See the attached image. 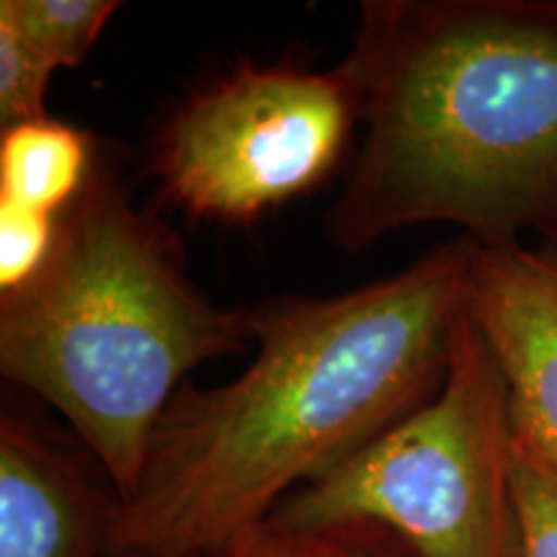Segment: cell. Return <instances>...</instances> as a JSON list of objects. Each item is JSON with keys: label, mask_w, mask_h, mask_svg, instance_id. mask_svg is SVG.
Returning <instances> with one entry per match:
<instances>
[{"label": "cell", "mask_w": 557, "mask_h": 557, "mask_svg": "<svg viewBox=\"0 0 557 557\" xmlns=\"http://www.w3.org/2000/svg\"><path fill=\"white\" fill-rule=\"evenodd\" d=\"M478 243L457 235L406 271L333 297L250 308L256 359L220 387L186 382L152 434L109 549L212 557L276 506L426 406L468 312Z\"/></svg>", "instance_id": "cell-1"}, {"label": "cell", "mask_w": 557, "mask_h": 557, "mask_svg": "<svg viewBox=\"0 0 557 557\" xmlns=\"http://www.w3.org/2000/svg\"><path fill=\"white\" fill-rule=\"evenodd\" d=\"M348 527L385 529L416 557H521L508 389L470 312L434 398L284 498L261 529Z\"/></svg>", "instance_id": "cell-4"}, {"label": "cell", "mask_w": 557, "mask_h": 557, "mask_svg": "<svg viewBox=\"0 0 557 557\" xmlns=\"http://www.w3.org/2000/svg\"><path fill=\"white\" fill-rule=\"evenodd\" d=\"M212 557H295V555H292L287 542L259 529V532L248 534V537L238 540L235 545H230L227 549H222V553Z\"/></svg>", "instance_id": "cell-14"}, {"label": "cell", "mask_w": 557, "mask_h": 557, "mask_svg": "<svg viewBox=\"0 0 557 557\" xmlns=\"http://www.w3.org/2000/svg\"><path fill=\"white\" fill-rule=\"evenodd\" d=\"M60 218L0 201V295L29 284L50 261Z\"/></svg>", "instance_id": "cell-11"}, {"label": "cell", "mask_w": 557, "mask_h": 557, "mask_svg": "<svg viewBox=\"0 0 557 557\" xmlns=\"http://www.w3.org/2000/svg\"><path fill=\"white\" fill-rule=\"evenodd\" d=\"M468 312L504 372L513 442L557 475V246H478Z\"/></svg>", "instance_id": "cell-6"}, {"label": "cell", "mask_w": 557, "mask_h": 557, "mask_svg": "<svg viewBox=\"0 0 557 557\" xmlns=\"http://www.w3.org/2000/svg\"><path fill=\"white\" fill-rule=\"evenodd\" d=\"M278 540L287 542L295 557H416L400 540L377 527H348L310 537Z\"/></svg>", "instance_id": "cell-13"}, {"label": "cell", "mask_w": 557, "mask_h": 557, "mask_svg": "<svg viewBox=\"0 0 557 557\" xmlns=\"http://www.w3.org/2000/svg\"><path fill=\"white\" fill-rule=\"evenodd\" d=\"M521 557H557V475L513 442Z\"/></svg>", "instance_id": "cell-12"}, {"label": "cell", "mask_w": 557, "mask_h": 557, "mask_svg": "<svg viewBox=\"0 0 557 557\" xmlns=\"http://www.w3.org/2000/svg\"><path fill=\"white\" fill-rule=\"evenodd\" d=\"M116 555V553H114ZM120 557H143V555H120Z\"/></svg>", "instance_id": "cell-15"}, {"label": "cell", "mask_w": 557, "mask_h": 557, "mask_svg": "<svg viewBox=\"0 0 557 557\" xmlns=\"http://www.w3.org/2000/svg\"><path fill=\"white\" fill-rule=\"evenodd\" d=\"M116 11V0H0V21L58 70L78 67Z\"/></svg>", "instance_id": "cell-9"}, {"label": "cell", "mask_w": 557, "mask_h": 557, "mask_svg": "<svg viewBox=\"0 0 557 557\" xmlns=\"http://www.w3.org/2000/svg\"><path fill=\"white\" fill-rule=\"evenodd\" d=\"M341 65L364 143L325 212L333 248L416 225L557 246V0H364Z\"/></svg>", "instance_id": "cell-2"}, {"label": "cell", "mask_w": 557, "mask_h": 557, "mask_svg": "<svg viewBox=\"0 0 557 557\" xmlns=\"http://www.w3.org/2000/svg\"><path fill=\"white\" fill-rule=\"evenodd\" d=\"M58 67L41 58L9 21H0V127L45 120L47 86Z\"/></svg>", "instance_id": "cell-10"}, {"label": "cell", "mask_w": 557, "mask_h": 557, "mask_svg": "<svg viewBox=\"0 0 557 557\" xmlns=\"http://www.w3.org/2000/svg\"><path fill=\"white\" fill-rule=\"evenodd\" d=\"M359 122L344 65H238L160 124L150 173L186 218L246 225L323 186Z\"/></svg>", "instance_id": "cell-5"}, {"label": "cell", "mask_w": 557, "mask_h": 557, "mask_svg": "<svg viewBox=\"0 0 557 557\" xmlns=\"http://www.w3.org/2000/svg\"><path fill=\"white\" fill-rule=\"evenodd\" d=\"M178 235L127 194L101 152L60 214L50 261L0 295V372L60 410L132 498L152 434L191 369L248 348L250 310L214 305L189 278Z\"/></svg>", "instance_id": "cell-3"}, {"label": "cell", "mask_w": 557, "mask_h": 557, "mask_svg": "<svg viewBox=\"0 0 557 557\" xmlns=\"http://www.w3.org/2000/svg\"><path fill=\"white\" fill-rule=\"evenodd\" d=\"M111 511L29 421L0 418V557H99Z\"/></svg>", "instance_id": "cell-7"}, {"label": "cell", "mask_w": 557, "mask_h": 557, "mask_svg": "<svg viewBox=\"0 0 557 557\" xmlns=\"http://www.w3.org/2000/svg\"><path fill=\"white\" fill-rule=\"evenodd\" d=\"M101 150L90 132L52 116L0 135V201L60 218L94 176Z\"/></svg>", "instance_id": "cell-8"}]
</instances>
